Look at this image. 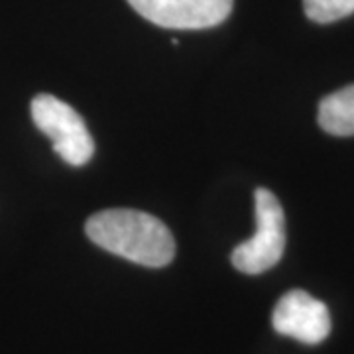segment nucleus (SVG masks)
I'll list each match as a JSON object with an SVG mask.
<instances>
[{
	"instance_id": "obj_4",
	"label": "nucleus",
	"mask_w": 354,
	"mask_h": 354,
	"mask_svg": "<svg viewBox=\"0 0 354 354\" xmlns=\"http://www.w3.org/2000/svg\"><path fill=\"white\" fill-rule=\"evenodd\" d=\"M148 22L169 30H205L225 22L234 0H128Z\"/></svg>"
},
{
	"instance_id": "obj_3",
	"label": "nucleus",
	"mask_w": 354,
	"mask_h": 354,
	"mask_svg": "<svg viewBox=\"0 0 354 354\" xmlns=\"http://www.w3.org/2000/svg\"><path fill=\"white\" fill-rule=\"evenodd\" d=\"M34 124L51 140L53 150L69 165H85L95 153V142L73 106L53 95H38L32 101Z\"/></svg>"
},
{
	"instance_id": "obj_5",
	"label": "nucleus",
	"mask_w": 354,
	"mask_h": 354,
	"mask_svg": "<svg viewBox=\"0 0 354 354\" xmlns=\"http://www.w3.org/2000/svg\"><path fill=\"white\" fill-rule=\"evenodd\" d=\"M272 325L279 335L304 344H319L330 333L327 305L304 290H291L279 297L272 313Z\"/></svg>"
},
{
	"instance_id": "obj_7",
	"label": "nucleus",
	"mask_w": 354,
	"mask_h": 354,
	"mask_svg": "<svg viewBox=\"0 0 354 354\" xmlns=\"http://www.w3.org/2000/svg\"><path fill=\"white\" fill-rule=\"evenodd\" d=\"M304 10L317 24H330L354 14V0H304Z\"/></svg>"
},
{
	"instance_id": "obj_2",
	"label": "nucleus",
	"mask_w": 354,
	"mask_h": 354,
	"mask_svg": "<svg viewBox=\"0 0 354 354\" xmlns=\"http://www.w3.org/2000/svg\"><path fill=\"white\" fill-rule=\"evenodd\" d=\"M256 232L232 250V266L248 276H258L278 264L286 250V215L270 189H256Z\"/></svg>"
},
{
	"instance_id": "obj_1",
	"label": "nucleus",
	"mask_w": 354,
	"mask_h": 354,
	"mask_svg": "<svg viewBox=\"0 0 354 354\" xmlns=\"http://www.w3.org/2000/svg\"><path fill=\"white\" fill-rule=\"evenodd\" d=\"M87 236L109 252L146 268H164L176 256L169 228L156 216L134 209H109L88 216Z\"/></svg>"
},
{
	"instance_id": "obj_6",
	"label": "nucleus",
	"mask_w": 354,
	"mask_h": 354,
	"mask_svg": "<svg viewBox=\"0 0 354 354\" xmlns=\"http://www.w3.org/2000/svg\"><path fill=\"white\" fill-rule=\"evenodd\" d=\"M319 127L333 136H354V85L339 88L321 101Z\"/></svg>"
}]
</instances>
